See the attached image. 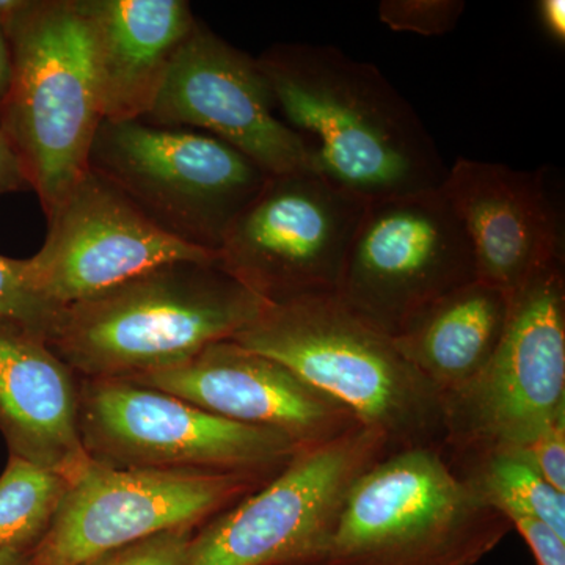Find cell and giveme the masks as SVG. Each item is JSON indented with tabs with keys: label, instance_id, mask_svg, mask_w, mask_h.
I'll return each instance as SVG.
<instances>
[{
	"label": "cell",
	"instance_id": "4316f807",
	"mask_svg": "<svg viewBox=\"0 0 565 565\" xmlns=\"http://www.w3.org/2000/svg\"><path fill=\"white\" fill-rule=\"evenodd\" d=\"M31 188L28 173L20 156L3 129L0 128V195L10 192L28 191Z\"/></svg>",
	"mask_w": 565,
	"mask_h": 565
},
{
	"label": "cell",
	"instance_id": "7402d4cb",
	"mask_svg": "<svg viewBox=\"0 0 565 565\" xmlns=\"http://www.w3.org/2000/svg\"><path fill=\"white\" fill-rule=\"evenodd\" d=\"M57 308L41 299L29 280L28 258L0 255V319L31 327L46 338Z\"/></svg>",
	"mask_w": 565,
	"mask_h": 565
},
{
	"label": "cell",
	"instance_id": "277c9868",
	"mask_svg": "<svg viewBox=\"0 0 565 565\" xmlns=\"http://www.w3.org/2000/svg\"><path fill=\"white\" fill-rule=\"evenodd\" d=\"M13 77L0 128L51 217L88 172L103 110L81 0H29L6 28Z\"/></svg>",
	"mask_w": 565,
	"mask_h": 565
},
{
	"label": "cell",
	"instance_id": "7a4b0ae2",
	"mask_svg": "<svg viewBox=\"0 0 565 565\" xmlns=\"http://www.w3.org/2000/svg\"><path fill=\"white\" fill-rule=\"evenodd\" d=\"M269 307L214 262H173L61 308L46 341L82 379H137L232 340Z\"/></svg>",
	"mask_w": 565,
	"mask_h": 565
},
{
	"label": "cell",
	"instance_id": "484cf974",
	"mask_svg": "<svg viewBox=\"0 0 565 565\" xmlns=\"http://www.w3.org/2000/svg\"><path fill=\"white\" fill-rule=\"evenodd\" d=\"M512 530L522 535L537 565H565V537L537 516H508Z\"/></svg>",
	"mask_w": 565,
	"mask_h": 565
},
{
	"label": "cell",
	"instance_id": "52a82bcc",
	"mask_svg": "<svg viewBox=\"0 0 565 565\" xmlns=\"http://www.w3.org/2000/svg\"><path fill=\"white\" fill-rule=\"evenodd\" d=\"M79 434L92 462L118 470L273 478L300 451L275 430L222 418L128 379L79 377Z\"/></svg>",
	"mask_w": 565,
	"mask_h": 565
},
{
	"label": "cell",
	"instance_id": "8992f818",
	"mask_svg": "<svg viewBox=\"0 0 565 565\" xmlns=\"http://www.w3.org/2000/svg\"><path fill=\"white\" fill-rule=\"evenodd\" d=\"M88 170L117 185L163 233L214 255L270 177L210 134L140 120H103Z\"/></svg>",
	"mask_w": 565,
	"mask_h": 565
},
{
	"label": "cell",
	"instance_id": "44dd1931",
	"mask_svg": "<svg viewBox=\"0 0 565 565\" xmlns=\"http://www.w3.org/2000/svg\"><path fill=\"white\" fill-rule=\"evenodd\" d=\"M68 484L65 476L10 456L0 476V553L31 555L50 531Z\"/></svg>",
	"mask_w": 565,
	"mask_h": 565
},
{
	"label": "cell",
	"instance_id": "6da1fadb",
	"mask_svg": "<svg viewBox=\"0 0 565 565\" xmlns=\"http://www.w3.org/2000/svg\"><path fill=\"white\" fill-rule=\"evenodd\" d=\"M258 63L313 172L366 203L444 184L433 137L373 63L330 44H277Z\"/></svg>",
	"mask_w": 565,
	"mask_h": 565
},
{
	"label": "cell",
	"instance_id": "5b68a950",
	"mask_svg": "<svg viewBox=\"0 0 565 565\" xmlns=\"http://www.w3.org/2000/svg\"><path fill=\"white\" fill-rule=\"evenodd\" d=\"M511 531L452 471L444 449H401L349 490L326 565H476Z\"/></svg>",
	"mask_w": 565,
	"mask_h": 565
},
{
	"label": "cell",
	"instance_id": "e0dca14e",
	"mask_svg": "<svg viewBox=\"0 0 565 565\" xmlns=\"http://www.w3.org/2000/svg\"><path fill=\"white\" fill-rule=\"evenodd\" d=\"M0 433L10 456L65 476L87 467L79 434V375L46 338L0 319Z\"/></svg>",
	"mask_w": 565,
	"mask_h": 565
},
{
	"label": "cell",
	"instance_id": "d4e9b609",
	"mask_svg": "<svg viewBox=\"0 0 565 565\" xmlns=\"http://www.w3.org/2000/svg\"><path fill=\"white\" fill-rule=\"evenodd\" d=\"M526 449L548 484L565 494V407L545 424Z\"/></svg>",
	"mask_w": 565,
	"mask_h": 565
},
{
	"label": "cell",
	"instance_id": "4dcf8cb0",
	"mask_svg": "<svg viewBox=\"0 0 565 565\" xmlns=\"http://www.w3.org/2000/svg\"><path fill=\"white\" fill-rule=\"evenodd\" d=\"M28 553L3 552L0 553V565H28Z\"/></svg>",
	"mask_w": 565,
	"mask_h": 565
},
{
	"label": "cell",
	"instance_id": "8fae6325",
	"mask_svg": "<svg viewBox=\"0 0 565 565\" xmlns=\"http://www.w3.org/2000/svg\"><path fill=\"white\" fill-rule=\"evenodd\" d=\"M475 280L470 239L438 188L366 204L337 296L394 338L427 305Z\"/></svg>",
	"mask_w": 565,
	"mask_h": 565
},
{
	"label": "cell",
	"instance_id": "30bf717a",
	"mask_svg": "<svg viewBox=\"0 0 565 565\" xmlns=\"http://www.w3.org/2000/svg\"><path fill=\"white\" fill-rule=\"evenodd\" d=\"M366 204L316 172L269 177L226 234L218 266L269 305L337 294Z\"/></svg>",
	"mask_w": 565,
	"mask_h": 565
},
{
	"label": "cell",
	"instance_id": "603a6c76",
	"mask_svg": "<svg viewBox=\"0 0 565 565\" xmlns=\"http://www.w3.org/2000/svg\"><path fill=\"white\" fill-rule=\"evenodd\" d=\"M462 0H384L379 20L392 31L422 36H444L459 24Z\"/></svg>",
	"mask_w": 565,
	"mask_h": 565
},
{
	"label": "cell",
	"instance_id": "ffe728a7",
	"mask_svg": "<svg viewBox=\"0 0 565 565\" xmlns=\"http://www.w3.org/2000/svg\"><path fill=\"white\" fill-rule=\"evenodd\" d=\"M445 456L465 484L505 519L537 516L565 537V494L548 484L526 448L498 446Z\"/></svg>",
	"mask_w": 565,
	"mask_h": 565
},
{
	"label": "cell",
	"instance_id": "ba28073f",
	"mask_svg": "<svg viewBox=\"0 0 565 565\" xmlns=\"http://www.w3.org/2000/svg\"><path fill=\"white\" fill-rule=\"evenodd\" d=\"M390 452L384 433L364 424L300 449L266 484L200 526L184 565H326L349 490Z\"/></svg>",
	"mask_w": 565,
	"mask_h": 565
},
{
	"label": "cell",
	"instance_id": "9c48e42d",
	"mask_svg": "<svg viewBox=\"0 0 565 565\" xmlns=\"http://www.w3.org/2000/svg\"><path fill=\"white\" fill-rule=\"evenodd\" d=\"M441 404L448 452L526 448L565 407L564 264L542 270L511 297L492 359Z\"/></svg>",
	"mask_w": 565,
	"mask_h": 565
},
{
	"label": "cell",
	"instance_id": "f1b7e54d",
	"mask_svg": "<svg viewBox=\"0 0 565 565\" xmlns=\"http://www.w3.org/2000/svg\"><path fill=\"white\" fill-rule=\"evenodd\" d=\"M13 77V58H11L10 41L6 29L0 25V104L6 102Z\"/></svg>",
	"mask_w": 565,
	"mask_h": 565
},
{
	"label": "cell",
	"instance_id": "5bb4252c",
	"mask_svg": "<svg viewBox=\"0 0 565 565\" xmlns=\"http://www.w3.org/2000/svg\"><path fill=\"white\" fill-rule=\"evenodd\" d=\"M214 259L163 233L117 185L88 170L47 217L46 241L28 270L35 292L61 310L162 264Z\"/></svg>",
	"mask_w": 565,
	"mask_h": 565
},
{
	"label": "cell",
	"instance_id": "f546056e",
	"mask_svg": "<svg viewBox=\"0 0 565 565\" xmlns=\"http://www.w3.org/2000/svg\"><path fill=\"white\" fill-rule=\"evenodd\" d=\"M28 3L29 0H0V25L6 29L10 21L25 9Z\"/></svg>",
	"mask_w": 565,
	"mask_h": 565
},
{
	"label": "cell",
	"instance_id": "7c38bea8",
	"mask_svg": "<svg viewBox=\"0 0 565 565\" xmlns=\"http://www.w3.org/2000/svg\"><path fill=\"white\" fill-rule=\"evenodd\" d=\"M273 478L118 470L90 460L71 479L28 565H79L166 531L200 527Z\"/></svg>",
	"mask_w": 565,
	"mask_h": 565
},
{
	"label": "cell",
	"instance_id": "3957f363",
	"mask_svg": "<svg viewBox=\"0 0 565 565\" xmlns=\"http://www.w3.org/2000/svg\"><path fill=\"white\" fill-rule=\"evenodd\" d=\"M234 343L277 360L384 433L392 452L445 449L441 394L393 338L353 313L337 294L269 305Z\"/></svg>",
	"mask_w": 565,
	"mask_h": 565
},
{
	"label": "cell",
	"instance_id": "4fadbf2b",
	"mask_svg": "<svg viewBox=\"0 0 565 565\" xmlns=\"http://www.w3.org/2000/svg\"><path fill=\"white\" fill-rule=\"evenodd\" d=\"M140 121L210 134L244 152L270 177L313 172L307 145L278 115L258 58L199 21Z\"/></svg>",
	"mask_w": 565,
	"mask_h": 565
},
{
	"label": "cell",
	"instance_id": "9a60e30c",
	"mask_svg": "<svg viewBox=\"0 0 565 565\" xmlns=\"http://www.w3.org/2000/svg\"><path fill=\"white\" fill-rule=\"evenodd\" d=\"M128 381L173 394L222 418L275 430L299 449L329 444L362 424L285 364L232 340L210 344L172 370Z\"/></svg>",
	"mask_w": 565,
	"mask_h": 565
},
{
	"label": "cell",
	"instance_id": "ac0fdd59",
	"mask_svg": "<svg viewBox=\"0 0 565 565\" xmlns=\"http://www.w3.org/2000/svg\"><path fill=\"white\" fill-rule=\"evenodd\" d=\"M104 121L143 120L174 55L195 28L184 0H81Z\"/></svg>",
	"mask_w": 565,
	"mask_h": 565
},
{
	"label": "cell",
	"instance_id": "d6986e66",
	"mask_svg": "<svg viewBox=\"0 0 565 565\" xmlns=\"http://www.w3.org/2000/svg\"><path fill=\"white\" fill-rule=\"evenodd\" d=\"M509 311L511 297L475 280L427 305L393 341L445 396L481 374L503 338Z\"/></svg>",
	"mask_w": 565,
	"mask_h": 565
},
{
	"label": "cell",
	"instance_id": "cb8c5ba5",
	"mask_svg": "<svg viewBox=\"0 0 565 565\" xmlns=\"http://www.w3.org/2000/svg\"><path fill=\"white\" fill-rule=\"evenodd\" d=\"M199 527H180L110 550L79 565H184Z\"/></svg>",
	"mask_w": 565,
	"mask_h": 565
},
{
	"label": "cell",
	"instance_id": "2e32d148",
	"mask_svg": "<svg viewBox=\"0 0 565 565\" xmlns=\"http://www.w3.org/2000/svg\"><path fill=\"white\" fill-rule=\"evenodd\" d=\"M440 191L470 239L476 280L512 297L542 270L564 264L563 221L544 169L459 158Z\"/></svg>",
	"mask_w": 565,
	"mask_h": 565
},
{
	"label": "cell",
	"instance_id": "83f0119b",
	"mask_svg": "<svg viewBox=\"0 0 565 565\" xmlns=\"http://www.w3.org/2000/svg\"><path fill=\"white\" fill-rule=\"evenodd\" d=\"M539 20L550 39L564 44L565 2L564 0H541L537 3Z\"/></svg>",
	"mask_w": 565,
	"mask_h": 565
}]
</instances>
